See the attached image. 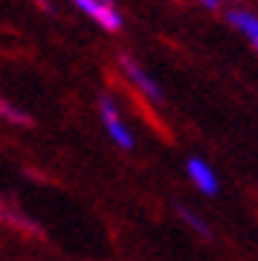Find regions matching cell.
Segmentation results:
<instances>
[{"label": "cell", "mask_w": 258, "mask_h": 261, "mask_svg": "<svg viewBox=\"0 0 258 261\" xmlns=\"http://www.w3.org/2000/svg\"><path fill=\"white\" fill-rule=\"evenodd\" d=\"M99 119H101V125H105V130H108V137H111V142L116 148L134 151L137 137H134V130L128 128V122L122 119L119 105H116V99H113L111 93L99 96Z\"/></svg>", "instance_id": "obj_1"}, {"label": "cell", "mask_w": 258, "mask_h": 261, "mask_svg": "<svg viewBox=\"0 0 258 261\" xmlns=\"http://www.w3.org/2000/svg\"><path fill=\"white\" fill-rule=\"evenodd\" d=\"M119 70H122V75L128 79L131 87H134L139 96H145L148 102H154V105H163V102H166L163 87L157 84V79L148 73V70L139 64L134 56H119Z\"/></svg>", "instance_id": "obj_2"}, {"label": "cell", "mask_w": 258, "mask_h": 261, "mask_svg": "<svg viewBox=\"0 0 258 261\" xmlns=\"http://www.w3.org/2000/svg\"><path fill=\"white\" fill-rule=\"evenodd\" d=\"M70 3L82 12L84 18H90L99 29H105V32H119L125 27L122 12L116 9V3H111V0H70Z\"/></svg>", "instance_id": "obj_3"}, {"label": "cell", "mask_w": 258, "mask_h": 261, "mask_svg": "<svg viewBox=\"0 0 258 261\" xmlns=\"http://www.w3.org/2000/svg\"><path fill=\"white\" fill-rule=\"evenodd\" d=\"M186 174H189V180L194 183V189H197L200 195L215 197L218 192H221L218 174L212 171V166H209L206 160H200V157H189V160H186Z\"/></svg>", "instance_id": "obj_4"}, {"label": "cell", "mask_w": 258, "mask_h": 261, "mask_svg": "<svg viewBox=\"0 0 258 261\" xmlns=\"http://www.w3.org/2000/svg\"><path fill=\"white\" fill-rule=\"evenodd\" d=\"M226 23L247 38L249 47L258 53V15L255 12L244 9V6H232V9H226Z\"/></svg>", "instance_id": "obj_5"}, {"label": "cell", "mask_w": 258, "mask_h": 261, "mask_svg": "<svg viewBox=\"0 0 258 261\" xmlns=\"http://www.w3.org/2000/svg\"><path fill=\"white\" fill-rule=\"evenodd\" d=\"M0 119L9 122V125H18V128H32V116L23 108L12 105L9 99H3V96H0Z\"/></svg>", "instance_id": "obj_6"}, {"label": "cell", "mask_w": 258, "mask_h": 261, "mask_svg": "<svg viewBox=\"0 0 258 261\" xmlns=\"http://www.w3.org/2000/svg\"><path fill=\"white\" fill-rule=\"evenodd\" d=\"M177 215H180V218H183V221H186L189 226H192V229H194L197 235H206V238H209V226H206V221H203V218H197V215H194L192 209L180 206V209H177Z\"/></svg>", "instance_id": "obj_7"}, {"label": "cell", "mask_w": 258, "mask_h": 261, "mask_svg": "<svg viewBox=\"0 0 258 261\" xmlns=\"http://www.w3.org/2000/svg\"><path fill=\"white\" fill-rule=\"evenodd\" d=\"M197 3H200V6H206V9H218V6H215V0H197Z\"/></svg>", "instance_id": "obj_8"}]
</instances>
